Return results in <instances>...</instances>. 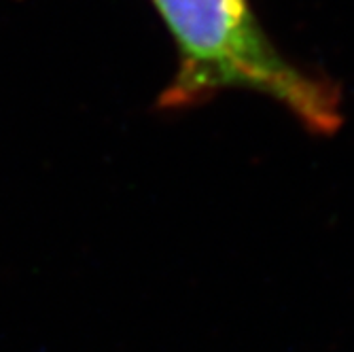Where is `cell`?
Returning a JSON list of instances; mask_svg holds the SVG:
<instances>
[{
  "label": "cell",
  "instance_id": "cell-1",
  "mask_svg": "<svg viewBox=\"0 0 354 352\" xmlns=\"http://www.w3.org/2000/svg\"><path fill=\"white\" fill-rule=\"evenodd\" d=\"M151 3L178 57L159 109H193L221 91H252L278 102L312 134L339 130V87L288 59L270 39L250 0Z\"/></svg>",
  "mask_w": 354,
  "mask_h": 352
}]
</instances>
